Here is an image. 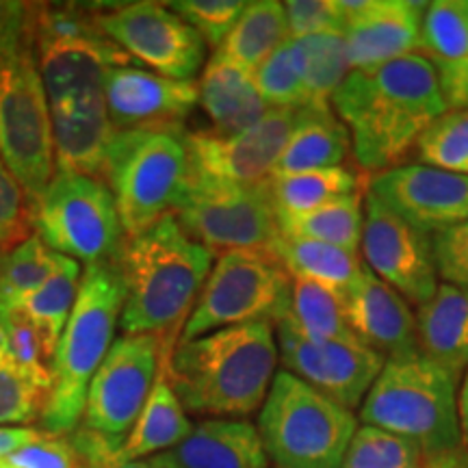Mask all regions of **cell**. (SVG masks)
Returning <instances> with one entry per match:
<instances>
[{
    "label": "cell",
    "mask_w": 468,
    "mask_h": 468,
    "mask_svg": "<svg viewBox=\"0 0 468 468\" xmlns=\"http://www.w3.org/2000/svg\"><path fill=\"white\" fill-rule=\"evenodd\" d=\"M367 191L417 230L436 234L468 219V176L414 163L373 174Z\"/></svg>",
    "instance_id": "18"
},
{
    "label": "cell",
    "mask_w": 468,
    "mask_h": 468,
    "mask_svg": "<svg viewBox=\"0 0 468 468\" xmlns=\"http://www.w3.org/2000/svg\"><path fill=\"white\" fill-rule=\"evenodd\" d=\"M191 431V420L186 419L183 403L174 393L161 365L154 388L126 442L122 444V455L126 460H145L150 455L154 458L159 453H167L169 449L174 452L185 438H189Z\"/></svg>",
    "instance_id": "28"
},
{
    "label": "cell",
    "mask_w": 468,
    "mask_h": 468,
    "mask_svg": "<svg viewBox=\"0 0 468 468\" xmlns=\"http://www.w3.org/2000/svg\"><path fill=\"white\" fill-rule=\"evenodd\" d=\"M273 256L291 278L313 280V282L332 286L343 292H349L367 267L360 251L321 241H308V239L284 237V234L276 243Z\"/></svg>",
    "instance_id": "29"
},
{
    "label": "cell",
    "mask_w": 468,
    "mask_h": 468,
    "mask_svg": "<svg viewBox=\"0 0 468 468\" xmlns=\"http://www.w3.org/2000/svg\"><path fill=\"white\" fill-rule=\"evenodd\" d=\"M174 349V341L156 335L115 338L90 384L83 425L124 444Z\"/></svg>",
    "instance_id": "13"
},
{
    "label": "cell",
    "mask_w": 468,
    "mask_h": 468,
    "mask_svg": "<svg viewBox=\"0 0 468 468\" xmlns=\"http://www.w3.org/2000/svg\"><path fill=\"white\" fill-rule=\"evenodd\" d=\"M185 124L115 131L104 176L126 237H137L176 213L193 169Z\"/></svg>",
    "instance_id": "6"
},
{
    "label": "cell",
    "mask_w": 468,
    "mask_h": 468,
    "mask_svg": "<svg viewBox=\"0 0 468 468\" xmlns=\"http://www.w3.org/2000/svg\"><path fill=\"white\" fill-rule=\"evenodd\" d=\"M28 27L50 107L104 90L109 69L131 66L133 61L98 27L93 9L28 5Z\"/></svg>",
    "instance_id": "9"
},
{
    "label": "cell",
    "mask_w": 468,
    "mask_h": 468,
    "mask_svg": "<svg viewBox=\"0 0 468 468\" xmlns=\"http://www.w3.org/2000/svg\"><path fill=\"white\" fill-rule=\"evenodd\" d=\"M458 379L419 351L386 360L362 401L360 420L412 441L427 458L458 452Z\"/></svg>",
    "instance_id": "7"
},
{
    "label": "cell",
    "mask_w": 468,
    "mask_h": 468,
    "mask_svg": "<svg viewBox=\"0 0 468 468\" xmlns=\"http://www.w3.org/2000/svg\"><path fill=\"white\" fill-rule=\"evenodd\" d=\"M200 107L210 120L215 134H239L259 124L267 115L254 74L215 52L207 61L200 83Z\"/></svg>",
    "instance_id": "24"
},
{
    "label": "cell",
    "mask_w": 468,
    "mask_h": 468,
    "mask_svg": "<svg viewBox=\"0 0 468 468\" xmlns=\"http://www.w3.org/2000/svg\"><path fill=\"white\" fill-rule=\"evenodd\" d=\"M126 302L117 262L85 267L79 297L52 358V390L44 410V431L68 436L80 425L96 371L115 343Z\"/></svg>",
    "instance_id": "5"
},
{
    "label": "cell",
    "mask_w": 468,
    "mask_h": 468,
    "mask_svg": "<svg viewBox=\"0 0 468 468\" xmlns=\"http://www.w3.org/2000/svg\"><path fill=\"white\" fill-rule=\"evenodd\" d=\"M50 117L57 172L83 174L101 180L111 139L115 134L104 90L52 104Z\"/></svg>",
    "instance_id": "22"
},
{
    "label": "cell",
    "mask_w": 468,
    "mask_h": 468,
    "mask_svg": "<svg viewBox=\"0 0 468 468\" xmlns=\"http://www.w3.org/2000/svg\"><path fill=\"white\" fill-rule=\"evenodd\" d=\"M46 434L48 431L35 430V427H0V460L9 458L17 449L39 441Z\"/></svg>",
    "instance_id": "48"
},
{
    "label": "cell",
    "mask_w": 468,
    "mask_h": 468,
    "mask_svg": "<svg viewBox=\"0 0 468 468\" xmlns=\"http://www.w3.org/2000/svg\"><path fill=\"white\" fill-rule=\"evenodd\" d=\"M80 468H152L148 460H126L122 455V444L98 434L90 427H76L69 436Z\"/></svg>",
    "instance_id": "46"
},
{
    "label": "cell",
    "mask_w": 468,
    "mask_h": 468,
    "mask_svg": "<svg viewBox=\"0 0 468 468\" xmlns=\"http://www.w3.org/2000/svg\"><path fill=\"white\" fill-rule=\"evenodd\" d=\"M358 430L354 412L289 371H278L261 408L259 434L276 468H341Z\"/></svg>",
    "instance_id": "8"
},
{
    "label": "cell",
    "mask_w": 468,
    "mask_h": 468,
    "mask_svg": "<svg viewBox=\"0 0 468 468\" xmlns=\"http://www.w3.org/2000/svg\"><path fill=\"white\" fill-rule=\"evenodd\" d=\"M0 156L33 207L55 176V144L28 3H11L0 27Z\"/></svg>",
    "instance_id": "4"
},
{
    "label": "cell",
    "mask_w": 468,
    "mask_h": 468,
    "mask_svg": "<svg viewBox=\"0 0 468 468\" xmlns=\"http://www.w3.org/2000/svg\"><path fill=\"white\" fill-rule=\"evenodd\" d=\"M31 224L55 254L85 267L115 262L126 241L107 183L83 174L55 172L33 202Z\"/></svg>",
    "instance_id": "10"
},
{
    "label": "cell",
    "mask_w": 468,
    "mask_h": 468,
    "mask_svg": "<svg viewBox=\"0 0 468 468\" xmlns=\"http://www.w3.org/2000/svg\"><path fill=\"white\" fill-rule=\"evenodd\" d=\"M345 297L347 292L332 289V286L313 282V280L291 278V300L286 317L306 336L351 341L358 336L351 332L347 324Z\"/></svg>",
    "instance_id": "34"
},
{
    "label": "cell",
    "mask_w": 468,
    "mask_h": 468,
    "mask_svg": "<svg viewBox=\"0 0 468 468\" xmlns=\"http://www.w3.org/2000/svg\"><path fill=\"white\" fill-rule=\"evenodd\" d=\"M332 109L347 128L358 165L379 174L399 165L447 102L436 68L414 52L384 66L351 69L332 96Z\"/></svg>",
    "instance_id": "1"
},
{
    "label": "cell",
    "mask_w": 468,
    "mask_h": 468,
    "mask_svg": "<svg viewBox=\"0 0 468 468\" xmlns=\"http://www.w3.org/2000/svg\"><path fill=\"white\" fill-rule=\"evenodd\" d=\"M351 69L384 66L419 52L427 5L414 0H341Z\"/></svg>",
    "instance_id": "19"
},
{
    "label": "cell",
    "mask_w": 468,
    "mask_h": 468,
    "mask_svg": "<svg viewBox=\"0 0 468 468\" xmlns=\"http://www.w3.org/2000/svg\"><path fill=\"white\" fill-rule=\"evenodd\" d=\"M417 349L453 376L468 368V289L444 284L417 308Z\"/></svg>",
    "instance_id": "26"
},
{
    "label": "cell",
    "mask_w": 468,
    "mask_h": 468,
    "mask_svg": "<svg viewBox=\"0 0 468 468\" xmlns=\"http://www.w3.org/2000/svg\"><path fill=\"white\" fill-rule=\"evenodd\" d=\"M462 109H468V91H466V101H464V107Z\"/></svg>",
    "instance_id": "55"
},
{
    "label": "cell",
    "mask_w": 468,
    "mask_h": 468,
    "mask_svg": "<svg viewBox=\"0 0 468 468\" xmlns=\"http://www.w3.org/2000/svg\"><path fill=\"white\" fill-rule=\"evenodd\" d=\"M115 262L126 286L120 321L124 335H156L176 343L215 265L213 251L169 215L126 237Z\"/></svg>",
    "instance_id": "3"
},
{
    "label": "cell",
    "mask_w": 468,
    "mask_h": 468,
    "mask_svg": "<svg viewBox=\"0 0 468 468\" xmlns=\"http://www.w3.org/2000/svg\"><path fill=\"white\" fill-rule=\"evenodd\" d=\"M48 399L50 386L35 379L9 354H0V427L42 420Z\"/></svg>",
    "instance_id": "39"
},
{
    "label": "cell",
    "mask_w": 468,
    "mask_h": 468,
    "mask_svg": "<svg viewBox=\"0 0 468 468\" xmlns=\"http://www.w3.org/2000/svg\"><path fill=\"white\" fill-rule=\"evenodd\" d=\"M286 39H289V27H286L284 3L254 0L245 3L237 25L215 52L254 74Z\"/></svg>",
    "instance_id": "30"
},
{
    "label": "cell",
    "mask_w": 468,
    "mask_h": 468,
    "mask_svg": "<svg viewBox=\"0 0 468 468\" xmlns=\"http://www.w3.org/2000/svg\"><path fill=\"white\" fill-rule=\"evenodd\" d=\"M0 468H11V466L7 464V460H0Z\"/></svg>",
    "instance_id": "54"
},
{
    "label": "cell",
    "mask_w": 468,
    "mask_h": 468,
    "mask_svg": "<svg viewBox=\"0 0 468 468\" xmlns=\"http://www.w3.org/2000/svg\"><path fill=\"white\" fill-rule=\"evenodd\" d=\"M419 156L423 165L468 176V109H447L420 134Z\"/></svg>",
    "instance_id": "40"
},
{
    "label": "cell",
    "mask_w": 468,
    "mask_h": 468,
    "mask_svg": "<svg viewBox=\"0 0 468 468\" xmlns=\"http://www.w3.org/2000/svg\"><path fill=\"white\" fill-rule=\"evenodd\" d=\"M419 55L436 68L447 109H462L468 91V0L430 3Z\"/></svg>",
    "instance_id": "23"
},
{
    "label": "cell",
    "mask_w": 468,
    "mask_h": 468,
    "mask_svg": "<svg viewBox=\"0 0 468 468\" xmlns=\"http://www.w3.org/2000/svg\"><path fill=\"white\" fill-rule=\"evenodd\" d=\"M150 464H152V468H183L178 464V460L174 458L172 452L154 455V458H150Z\"/></svg>",
    "instance_id": "51"
},
{
    "label": "cell",
    "mask_w": 468,
    "mask_h": 468,
    "mask_svg": "<svg viewBox=\"0 0 468 468\" xmlns=\"http://www.w3.org/2000/svg\"><path fill=\"white\" fill-rule=\"evenodd\" d=\"M0 354H7V338H5L3 321H0Z\"/></svg>",
    "instance_id": "53"
},
{
    "label": "cell",
    "mask_w": 468,
    "mask_h": 468,
    "mask_svg": "<svg viewBox=\"0 0 468 468\" xmlns=\"http://www.w3.org/2000/svg\"><path fill=\"white\" fill-rule=\"evenodd\" d=\"M295 42L302 57L308 101L314 104H332V96L351 72L345 33L308 35Z\"/></svg>",
    "instance_id": "36"
},
{
    "label": "cell",
    "mask_w": 468,
    "mask_h": 468,
    "mask_svg": "<svg viewBox=\"0 0 468 468\" xmlns=\"http://www.w3.org/2000/svg\"><path fill=\"white\" fill-rule=\"evenodd\" d=\"M31 226L27 193L0 156V250H9L28 239Z\"/></svg>",
    "instance_id": "44"
},
{
    "label": "cell",
    "mask_w": 468,
    "mask_h": 468,
    "mask_svg": "<svg viewBox=\"0 0 468 468\" xmlns=\"http://www.w3.org/2000/svg\"><path fill=\"white\" fill-rule=\"evenodd\" d=\"M172 453L183 468H269L259 430L243 419L202 420Z\"/></svg>",
    "instance_id": "25"
},
{
    "label": "cell",
    "mask_w": 468,
    "mask_h": 468,
    "mask_svg": "<svg viewBox=\"0 0 468 468\" xmlns=\"http://www.w3.org/2000/svg\"><path fill=\"white\" fill-rule=\"evenodd\" d=\"M174 218L213 254L248 251L273 256L282 237L267 180L261 185H230L193 174Z\"/></svg>",
    "instance_id": "12"
},
{
    "label": "cell",
    "mask_w": 468,
    "mask_h": 468,
    "mask_svg": "<svg viewBox=\"0 0 468 468\" xmlns=\"http://www.w3.org/2000/svg\"><path fill=\"white\" fill-rule=\"evenodd\" d=\"M349 152V133L338 120L332 104L310 102L302 107L300 120L292 128L273 174L286 176L313 172V169L343 167Z\"/></svg>",
    "instance_id": "27"
},
{
    "label": "cell",
    "mask_w": 468,
    "mask_h": 468,
    "mask_svg": "<svg viewBox=\"0 0 468 468\" xmlns=\"http://www.w3.org/2000/svg\"><path fill=\"white\" fill-rule=\"evenodd\" d=\"M438 278L444 284L468 289V219L431 234Z\"/></svg>",
    "instance_id": "45"
},
{
    "label": "cell",
    "mask_w": 468,
    "mask_h": 468,
    "mask_svg": "<svg viewBox=\"0 0 468 468\" xmlns=\"http://www.w3.org/2000/svg\"><path fill=\"white\" fill-rule=\"evenodd\" d=\"M360 256L373 276L393 286L403 300L417 308L430 302L441 286L431 234L397 218L367 189Z\"/></svg>",
    "instance_id": "16"
},
{
    "label": "cell",
    "mask_w": 468,
    "mask_h": 468,
    "mask_svg": "<svg viewBox=\"0 0 468 468\" xmlns=\"http://www.w3.org/2000/svg\"><path fill=\"white\" fill-rule=\"evenodd\" d=\"M80 280H83V276H80V262L58 254L55 273L37 291H33L31 295H27L16 306L42 332L52 358H55L57 345L61 341L76 297H79Z\"/></svg>",
    "instance_id": "33"
},
{
    "label": "cell",
    "mask_w": 468,
    "mask_h": 468,
    "mask_svg": "<svg viewBox=\"0 0 468 468\" xmlns=\"http://www.w3.org/2000/svg\"><path fill=\"white\" fill-rule=\"evenodd\" d=\"M280 232L284 237L308 239L360 251L365 226V189L338 197L324 207L297 215H278Z\"/></svg>",
    "instance_id": "31"
},
{
    "label": "cell",
    "mask_w": 468,
    "mask_h": 468,
    "mask_svg": "<svg viewBox=\"0 0 468 468\" xmlns=\"http://www.w3.org/2000/svg\"><path fill=\"white\" fill-rule=\"evenodd\" d=\"M423 468H468V460L458 449V452L453 453L438 455V458H427Z\"/></svg>",
    "instance_id": "50"
},
{
    "label": "cell",
    "mask_w": 468,
    "mask_h": 468,
    "mask_svg": "<svg viewBox=\"0 0 468 468\" xmlns=\"http://www.w3.org/2000/svg\"><path fill=\"white\" fill-rule=\"evenodd\" d=\"M273 327L284 371L300 378L349 412L362 406L368 388L386 365L384 356L367 347L358 338L330 341L306 336L286 314Z\"/></svg>",
    "instance_id": "15"
},
{
    "label": "cell",
    "mask_w": 468,
    "mask_h": 468,
    "mask_svg": "<svg viewBox=\"0 0 468 468\" xmlns=\"http://www.w3.org/2000/svg\"><path fill=\"white\" fill-rule=\"evenodd\" d=\"M427 455L406 438L365 425L356 430L341 468H423Z\"/></svg>",
    "instance_id": "38"
},
{
    "label": "cell",
    "mask_w": 468,
    "mask_h": 468,
    "mask_svg": "<svg viewBox=\"0 0 468 468\" xmlns=\"http://www.w3.org/2000/svg\"><path fill=\"white\" fill-rule=\"evenodd\" d=\"M300 111L269 109L259 124L230 137L213 131H186L193 174L230 185L265 183L300 120Z\"/></svg>",
    "instance_id": "17"
},
{
    "label": "cell",
    "mask_w": 468,
    "mask_h": 468,
    "mask_svg": "<svg viewBox=\"0 0 468 468\" xmlns=\"http://www.w3.org/2000/svg\"><path fill=\"white\" fill-rule=\"evenodd\" d=\"M9 11H11V3H3V0H0V27H3L5 20H7Z\"/></svg>",
    "instance_id": "52"
},
{
    "label": "cell",
    "mask_w": 468,
    "mask_h": 468,
    "mask_svg": "<svg viewBox=\"0 0 468 468\" xmlns=\"http://www.w3.org/2000/svg\"><path fill=\"white\" fill-rule=\"evenodd\" d=\"M289 37L300 39L321 33H345L347 14L341 0H289L284 3Z\"/></svg>",
    "instance_id": "43"
},
{
    "label": "cell",
    "mask_w": 468,
    "mask_h": 468,
    "mask_svg": "<svg viewBox=\"0 0 468 468\" xmlns=\"http://www.w3.org/2000/svg\"><path fill=\"white\" fill-rule=\"evenodd\" d=\"M347 324L367 347L386 360L417 354V314L393 286L365 267L345 297Z\"/></svg>",
    "instance_id": "21"
},
{
    "label": "cell",
    "mask_w": 468,
    "mask_h": 468,
    "mask_svg": "<svg viewBox=\"0 0 468 468\" xmlns=\"http://www.w3.org/2000/svg\"><path fill=\"white\" fill-rule=\"evenodd\" d=\"M58 265L55 254L37 234L9 250H0V310L17 303L37 291Z\"/></svg>",
    "instance_id": "35"
},
{
    "label": "cell",
    "mask_w": 468,
    "mask_h": 468,
    "mask_svg": "<svg viewBox=\"0 0 468 468\" xmlns=\"http://www.w3.org/2000/svg\"><path fill=\"white\" fill-rule=\"evenodd\" d=\"M280 360L271 321L234 325L178 343L163 371L185 410L241 419L262 408Z\"/></svg>",
    "instance_id": "2"
},
{
    "label": "cell",
    "mask_w": 468,
    "mask_h": 468,
    "mask_svg": "<svg viewBox=\"0 0 468 468\" xmlns=\"http://www.w3.org/2000/svg\"><path fill=\"white\" fill-rule=\"evenodd\" d=\"M93 16L104 35L128 57L165 79L196 80L207 61L204 39L167 5H115L107 11L93 9Z\"/></svg>",
    "instance_id": "14"
},
{
    "label": "cell",
    "mask_w": 468,
    "mask_h": 468,
    "mask_svg": "<svg viewBox=\"0 0 468 468\" xmlns=\"http://www.w3.org/2000/svg\"><path fill=\"white\" fill-rule=\"evenodd\" d=\"M9 358L52 390V356L37 325L20 308L0 310Z\"/></svg>",
    "instance_id": "41"
},
{
    "label": "cell",
    "mask_w": 468,
    "mask_h": 468,
    "mask_svg": "<svg viewBox=\"0 0 468 468\" xmlns=\"http://www.w3.org/2000/svg\"><path fill=\"white\" fill-rule=\"evenodd\" d=\"M458 419L462 441L468 444V368L464 371V379H462V386L458 390Z\"/></svg>",
    "instance_id": "49"
},
{
    "label": "cell",
    "mask_w": 468,
    "mask_h": 468,
    "mask_svg": "<svg viewBox=\"0 0 468 468\" xmlns=\"http://www.w3.org/2000/svg\"><path fill=\"white\" fill-rule=\"evenodd\" d=\"M254 83L269 109L306 107L310 101L295 39L289 37L267 57V61L254 72Z\"/></svg>",
    "instance_id": "37"
},
{
    "label": "cell",
    "mask_w": 468,
    "mask_h": 468,
    "mask_svg": "<svg viewBox=\"0 0 468 468\" xmlns=\"http://www.w3.org/2000/svg\"><path fill=\"white\" fill-rule=\"evenodd\" d=\"M291 276L276 256L230 251L221 254L180 332V341L234 325L276 324L289 313Z\"/></svg>",
    "instance_id": "11"
},
{
    "label": "cell",
    "mask_w": 468,
    "mask_h": 468,
    "mask_svg": "<svg viewBox=\"0 0 468 468\" xmlns=\"http://www.w3.org/2000/svg\"><path fill=\"white\" fill-rule=\"evenodd\" d=\"M104 101L115 131L185 124L200 104L196 80H174L142 68H113L104 76Z\"/></svg>",
    "instance_id": "20"
},
{
    "label": "cell",
    "mask_w": 468,
    "mask_h": 468,
    "mask_svg": "<svg viewBox=\"0 0 468 468\" xmlns=\"http://www.w3.org/2000/svg\"><path fill=\"white\" fill-rule=\"evenodd\" d=\"M7 464L11 468H80L72 442L68 436L46 434L27 447L11 453Z\"/></svg>",
    "instance_id": "47"
},
{
    "label": "cell",
    "mask_w": 468,
    "mask_h": 468,
    "mask_svg": "<svg viewBox=\"0 0 468 468\" xmlns=\"http://www.w3.org/2000/svg\"><path fill=\"white\" fill-rule=\"evenodd\" d=\"M165 5L200 35L207 48L215 50L224 44L245 9L243 0H176Z\"/></svg>",
    "instance_id": "42"
},
{
    "label": "cell",
    "mask_w": 468,
    "mask_h": 468,
    "mask_svg": "<svg viewBox=\"0 0 468 468\" xmlns=\"http://www.w3.org/2000/svg\"><path fill=\"white\" fill-rule=\"evenodd\" d=\"M267 189L278 215H297L362 189L347 167L313 169V172L269 176Z\"/></svg>",
    "instance_id": "32"
}]
</instances>
